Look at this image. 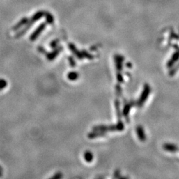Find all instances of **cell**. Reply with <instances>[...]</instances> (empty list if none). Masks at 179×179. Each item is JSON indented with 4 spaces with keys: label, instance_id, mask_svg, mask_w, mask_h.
<instances>
[{
    "label": "cell",
    "instance_id": "obj_8",
    "mask_svg": "<svg viewBox=\"0 0 179 179\" xmlns=\"http://www.w3.org/2000/svg\"><path fill=\"white\" fill-rule=\"evenodd\" d=\"M84 158L87 163H91L94 159V155L90 151H86L84 154Z\"/></svg>",
    "mask_w": 179,
    "mask_h": 179
},
{
    "label": "cell",
    "instance_id": "obj_24",
    "mask_svg": "<svg viewBox=\"0 0 179 179\" xmlns=\"http://www.w3.org/2000/svg\"><path fill=\"white\" fill-rule=\"evenodd\" d=\"M99 179H102V178H99Z\"/></svg>",
    "mask_w": 179,
    "mask_h": 179
},
{
    "label": "cell",
    "instance_id": "obj_2",
    "mask_svg": "<svg viewBox=\"0 0 179 179\" xmlns=\"http://www.w3.org/2000/svg\"><path fill=\"white\" fill-rule=\"evenodd\" d=\"M150 92H151V88L148 84H145L139 100L136 102V106L138 107H142L149 96Z\"/></svg>",
    "mask_w": 179,
    "mask_h": 179
},
{
    "label": "cell",
    "instance_id": "obj_11",
    "mask_svg": "<svg viewBox=\"0 0 179 179\" xmlns=\"http://www.w3.org/2000/svg\"><path fill=\"white\" fill-rule=\"evenodd\" d=\"M78 76H79V75H78V72H70L68 75V78L71 81H75L78 79Z\"/></svg>",
    "mask_w": 179,
    "mask_h": 179
},
{
    "label": "cell",
    "instance_id": "obj_15",
    "mask_svg": "<svg viewBox=\"0 0 179 179\" xmlns=\"http://www.w3.org/2000/svg\"><path fill=\"white\" fill-rule=\"evenodd\" d=\"M116 111H117V114H118V119H119V120H120V119H121V113H120V109H119V102H118V101L116 102Z\"/></svg>",
    "mask_w": 179,
    "mask_h": 179
},
{
    "label": "cell",
    "instance_id": "obj_23",
    "mask_svg": "<svg viewBox=\"0 0 179 179\" xmlns=\"http://www.w3.org/2000/svg\"><path fill=\"white\" fill-rule=\"evenodd\" d=\"M121 179H129L127 177H124V178H122Z\"/></svg>",
    "mask_w": 179,
    "mask_h": 179
},
{
    "label": "cell",
    "instance_id": "obj_3",
    "mask_svg": "<svg viewBox=\"0 0 179 179\" xmlns=\"http://www.w3.org/2000/svg\"><path fill=\"white\" fill-rule=\"evenodd\" d=\"M136 133L137 134V137L139 138V139L141 141L144 142L145 140L147 139L146 135H145V131L143 130V128L142 126H137V128H136Z\"/></svg>",
    "mask_w": 179,
    "mask_h": 179
},
{
    "label": "cell",
    "instance_id": "obj_18",
    "mask_svg": "<svg viewBox=\"0 0 179 179\" xmlns=\"http://www.w3.org/2000/svg\"><path fill=\"white\" fill-rule=\"evenodd\" d=\"M58 43H59V40H53L51 43V46L52 48H55L57 47V45H58Z\"/></svg>",
    "mask_w": 179,
    "mask_h": 179
},
{
    "label": "cell",
    "instance_id": "obj_12",
    "mask_svg": "<svg viewBox=\"0 0 179 179\" xmlns=\"http://www.w3.org/2000/svg\"><path fill=\"white\" fill-rule=\"evenodd\" d=\"M28 22V19H27V18H24V19H23L22 20H21L20 23H19L16 26H15V27H14V30H16L17 29H18V28H20V27H21V26L22 25H25L26 23H27Z\"/></svg>",
    "mask_w": 179,
    "mask_h": 179
},
{
    "label": "cell",
    "instance_id": "obj_7",
    "mask_svg": "<svg viewBox=\"0 0 179 179\" xmlns=\"http://www.w3.org/2000/svg\"><path fill=\"white\" fill-rule=\"evenodd\" d=\"M106 135V133L102 132V131H93L92 132L89 133L88 134V137L89 139H95L97 137H103Z\"/></svg>",
    "mask_w": 179,
    "mask_h": 179
},
{
    "label": "cell",
    "instance_id": "obj_9",
    "mask_svg": "<svg viewBox=\"0 0 179 179\" xmlns=\"http://www.w3.org/2000/svg\"><path fill=\"white\" fill-rule=\"evenodd\" d=\"M63 49V48H62V47L61 48L59 47V49H57L56 50V51H54L53 52H52L51 53H50V54H48V55H47V59H49V60H50V61H52V60H53L59 54V52H61V49Z\"/></svg>",
    "mask_w": 179,
    "mask_h": 179
},
{
    "label": "cell",
    "instance_id": "obj_10",
    "mask_svg": "<svg viewBox=\"0 0 179 179\" xmlns=\"http://www.w3.org/2000/svg\"><path fill=\"white\" fill-rule=\"evenodd\" d=\"M69 48H70V49L71 50L72 52H73V53L75 54V55H76V56H78V59H82L83 58V56L82 55V54L80 53V52H78L77 51H76V47L74 46L73 44H69Z\"/></svg>",
    "mask_w": 179,
    "mask_h": 179
},
{
    "label": "cell",
    "instance_id": "obj_5",
    "mask_svg": "<svg viewBox=\"0 0 179 179\" xmlns=\"http://www.w3.org/2000/svg\"><path fill=\"white\" fill-rule=\"evenodd\" d=\"M133 106H136V103L133 102H131L130 103H127L124 106L123 110V116L125 118H127V120L128 121V116L129 114H130V111L131 108V107Z\"/></svg>",
    "mask_w": 179,
    "mask_h": 179
},
{
    "label": "cell",
    "instance_id": "obj_4",
    "mask_svg": "<svg viewBox=\"0 0 179 179\" xmlns=\"http://www.w3.org/2000/svg\"><path fill=\"white\" fill-rule=\"evenodd\" d=\"M45 27H46V24L45 23L41 24V25H40L39 27L33 33V34L31 35V37H30L31 40L32 41H33V40H35L36 39H37V38L38 37V36L40 35V33L44 30Z\"/></svg>",
    "mask_w": 179,
    "mask_h": 179
},
{
    "label": "cell",
    "instance_id": "obj_21",
    "mask_svg": "<svg viewBox=\"0 0 179 179\" xmlns=\"http://www.w3.org/2000/svg\"><path fill=\"white\" fill-rule=\"evenodd\" d=\"M2 176H3V172L0 171V177H1Z\"/></svg>",
    "mask_w": 179,
    "mask_h": 179
},
{
    "label": "cell",
    "instance_id": "obj_19",
    "mask_svg": "<svg viewBox=\"0 0 179 179\" xmlns=\"http://www.w3.org/2000/svg\"><path fill=\"white\" fill-rule=\"evenodd\" d=\"M68 60H69V62H70V65L72 66V67H74V66L75 65V63L74 62V61H74V59L72 58H71V57H69Z\"/></svg>",
    "mask_w": 179,
    "mask_h": 179
},
{
    "label": "cell",
    "instance_id": "obj_13",
    "mask_svg": "<svg viewBox=\"0 0 179 179\" xmlns=\"http://www.w3.org/2000/svg\"><path fill=\"white\" fill-rule=\"evenodd\" d=\"M63 174L61 172H57L54 175L51 176V178H49V179H63Z\"/></svg>",
    "mask_w": 179,
    "mask_h": 179
},
{
    "label": "cell",
    "instance_id": "obj_16",
    "mask_svg": "<svg viewBox=\"0 0 179 179\" xmlns=\"http://www.w3.org/2000/svg\"><path fill=\"white\" fill-rule=\"evenodd\" d=\"M46 17H47V21L49 24H52L54 22V18H53V17L52 16L51 14L47 13Z\"/></svg>",
    "mask_w": 179,
    "mask_h": 179
},
{
    "label": "cell",
    "instance_id": "obj_20",
    "mask_svg": "<svg viewBox=\"0 0 179 179\" xmlns=\"http://www.w3.org/2000/svg\"><path fill=\"white\" fill-rule=\"evenodd\" d=\"M118 76V77H117V78H118V80L119 81V82H122L123 78H122V77H121V75H119V74H118V76Z\"/></svg>",
    "mask_w": 179,
    "mask_h": 179
},
{
    "label": "cell",
    "instance_id": "obj_22",
    "mask_svg": "<svg viewBox=\"0 0 179 179\" xmlns=\"http://www.w3.org/2000/svg\"><path fill=\"white\" fill-rule=\"evenodd\" d=\"M0 171H1V172L3 171V168H2L1 166H0Z\"/></svg>",
    "mask_w": 179,
    "mask_h": 179
},
{
    "label": "cell",
    "instance_id": "obj_1",
    "mask_svg": "<svg viewBox=\"0 0 179 179\" xmlns=\"http://www.w3.org/2000/svg\"><path fill=\"white\" fill-rule=\"evenodd\" d=\"M125 128L124 124L121 121L116 124V125L107 126V125H96L94 126L92 128L93 131H102V132L106 133V131H123Z\"/></svg>",
    "mask_w": 179,
    "mask_h": 179
},
{
    "label": "cell",
    "instance_id": "obj_14",
    "mask_svg": "<svg viewBox=\"0 0 179 179\" xmlns=\"http://www.w3.org/2000/svg\"><path fill=\"white\" fill-rule=\"evenodd\" d=\"M7 86H8V83H7L6 80L4 79H0V90L4 89Z\"/></svg>",
    "mask_w": 179,
    "mask_h": 179
},
{
    "label": "cell",
    "instance_id": "obj_17",
    "mask_svg": "<svg viewBox=\"0 0 179 179\" xmlns=\"http://www.w3.org/2000/svg\"><path fill=\"white\" fill-rule=\"evenodd\" d=\"M178 58H179V53H178V52H176V54H174V56H173V58H172V59L171 60V61H170V63H169V64H171V63L173 64L174 62H175V61H176V60H177Z\"/></svg>",
    "mask_w": 179,
    "mask_h": 179
},
{
    "label": "cell",
    "instance_id": "obj_6",
    "mask_svg": "<svg viewBox=\"0 0 179 179\" xmlns=\"http://www.w3.org/2000/svg\"><path fill=\"white\" fill-rule=\"evenodd\" d=\"M163 149L166 151L171 152V153H175L178 151L179 148L176 145L172 144V143H165L163 145Z\"/></svg>",
    "mask_w": 179,
    "mask_h": 179
}]
</instances>
